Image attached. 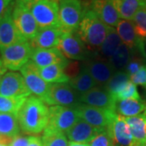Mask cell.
Segmentation results:
<instances>
[{"instance_id": "6da1fadb", "label": "cell", "mask_w": 146, "mask_h": 146, "mask_svg": "<svg viewBox=\"0 0 146 146\" xmlns=\"http://www.w3.org/2000/svg\"><path fill=\"white\" fill-rule=\"evenodd\" d=\"M21 129L27 134H38L49 123V108L34 95H30L17 114Z\"/></svg>"}, {"instance_id": "7a4b0ae2", "label": "cell", "mask_w": 146, "mask_h": 146, "mask_svg": "<svg viewBox=\"0 0 146 146\" xmlns=\"http://www.w3.org/2000/svg\"><path fill=\"white\" fill-rule=\"evenodd\" d=\"M108 29L109 26L101 21L93 11L84 5L82 19L76 33L90 51L99 52Z\"/></svg>"}, {"instance_id": "3957f363", "label": "cell", "mask_w": 146, "mask_h": 146, "mask_svg": "<svg viewBox=\"0 0 146 146\" xmlns=\"http://www.w3.org/2000/svg\"><path fill=\"white\" fill-rule=\"evenodd\" d=\"M12 18L21 36L30 42L38 33L39 27L32 14L30 7L21 0H16L12 9Z\"/></svg>"}, {"instance_id": "277c9868", "label": "cell", "mask_w": 146, "mask_h": 146, "mask_svg": "<svg viewBox=\"0 0 146 146\" xmlns=\"http://www.w3.org/2000/svg\"><path fill=\"white\" fill-rule=\"evenodd\" d=\"M33 47L29 41L17 42L9 46L1 49V60L7 69L11 72L21 69L31 59Z\"/></svg>"}, {"instance_id": "5b68a950", "label": "cell", "mask_w": 146, "mask_h": 146, "mask_svg": "<svg viewBox=\"0 0 146 146\" xmlns=\"http://www.w3.org/2000/svg\"><path fill=\"white\" fill-rule=\"evenodd\" d=\"M58 3L54 0H37L30 6V11L39 29L60 28Z\"/></svg>"}, {"instance_id": "8992f818", "label": "cell", "mask_w": 146, "mask_h": 146, "mask_svg": "<svg viewBox=\"0 0 146 146\" xmlns=\"http://www.w3.org/2000/svg\"><path fill=\"white\" fill-rule=\"evenodd\" d=\"M58 16L61 29L64 33H76L83 15L80 0H60Z\"/></svg>"}, {"instance_id": "52a82bcc", "label": "cell", "mask_w": 146, "mask_h": 146, "mask_svg": "<svg viewBox=\"0 0 146 146\" xmlns=\"http://www.w3.org/2000/svg\"><path fill=\"white\" fill-rule=\"evenodd\" d=\"M79 94L68 83L50 84L44 102L50 106L76 107L80 102Z\"/></svg>"}, {"instance_id": "ba28073f", "label": "cell", "mask_w": 146, "mask_h": 146, "mask_svg": "<svg viewBox=\"0 0 146 146\" xmlns=\"http://www.w3.org/2000/svg\"><path fill=\"white\" fill-rule=\"evenodd\" d=\"M57 48L66 58L72 60H86L95 53H91L78 36L77 33H64Z\"/></svg>"}, {"instance_id": "9c48e42d", "label": "cell", "mask_w": 146, "mask_h": 146, "mask_svg": "<svg viewBox=\"0 0 146 146\" xmlns=\"http://www.w3.org/2000/svg\"><path fill=\"white\" fill-rule=\"evenodd\" d=\"M76 110L80 119L101 130L107 129L117 115L114 110L100 109L83 103L76 106Z\"/></svg>"}, {"instance_id": "30bf717a", "label": "cell", "mask_w": 146, "mask_h": 146, "mask_svg": "<svg viewBox=\"0 0 146 146\" xmlns=\"http://www.w3.org/2000/svg\"><path fill=\"white\" fill-rule=\"evenodd\" d=\"M81 66L87 70L98 87H106L110 79L115 72L108 59L99 55L98 53H95L88 59L84 60Z\"/></svg>"}, {"instance_id": "8fae6325", "label": "cell", "mask_w": 146, "mask_h": 146, "mask_svg": "<svg viewBox=\"0 0 146 146\" xmlns=\"http://www.w3.org/2000/svg\"><path fill=\"white\" fill-rule=\"evenodd\" d=\"M79 119L76 107L50 106L49 108V123L46 127L66 132Z\"/></svg>"}, {"instance_id": "7c38bea8", "label": "cell", "mask_w": 146, "mask_h": 146, "mask_svg": "<svg viewBox=\"0 0 146 146\" xmlns=\"http://www.w3.org/2000/svg\"><path fill=\"white\" fill-rule=\"evenodd\" d=\"M21 74L24 77L28 89L30 94H33L43 102L46 98L50 84L46 83L41 77L39 68L29 60L21 69Z\"/></svg>"}, {"instance_id": "4fadbf2b", "label": "cell", "mask_w": 146, "mask_h": 146, "mask_svg": "<svg viewBox=\"0 0 146 146\" xmlns=\"http://www.w3.org/2000/svg\"><path fill=\"white\" fill-rule=\"evenodd\" d=\"M0 95L8 98H29L31 94L21 73L11 71L7 72L1 80Z\"/></svg>"}, {"instance_id": "5bb4252c", "label": "cell", "mask_w": 146, "mask_h": 146, "mask_svg": "<svg viewBox=\"0 0 146 146\" xmlns=\"http://www.w3.org/2000/svg\"><path fill=\"white\" fill-rule=\"evenodd\" d=\"M80 100L83 104L115 111L116 101L105 87H95L89 92L80 95Z\"/></svg>"}, {"instance_id": "9a60e30c", "label": "cell", "mask_w": 146, "mask_h": 146, "mask_svg": "<svg viewBox=\"0 0 146 146\" xmlns=\"http://www.w3.org/2000/svg\"><path fill=\"white\" fill-rule=\"evenodd\" d=\"M84 5L88 7L107 26H116L120 16L111 0H89Z\"/></svg>"}, {"instance_id": "2e32d148", "label": "cell", "mask_w": 146, "mask_h": 146, "mask_svg": "<svg viewBox=\"0 0 146 146\" xmlns=\"http://www.w3.org/2000/svg\"><path fill=\"white\" fill-rule=\"evenodd\" d=\"M115 146H135V141L130 128L126 123L125 117L117 114L107 128Z\"/></svg>"}, {"instance_id": "e0dca14e", "label": "cell", "mask_w": 146, "mask_h": 146, "mask_svg": "<svg viewBox=\"0 0 146 146\" xmlns=\"http://www.w3.org/2000/svg\"><path fill=\"white\" fill-rule=\"evenodd\" d=\"M12 9L13 7L0 20V50L17 42L26 41L16 28L12 18Z\"/></svg>"}, {"instance_id": "ac0fdd59", "label": "cell", "mask_w": 146, "mask_h": 146, "mask_svg": "<svg viewBox=\"0 0 146 146\" xmlns=\"http://www.w3.org/2000/svg\"><path fill=\"white\" fill-rule=\"evenodd\" d=\"M31 61L38 68H46L53 64H62L67 67L69 61L58 48L34 49L33 50Z\"/></svg>"}, {"instance_id": "d6986e66", "label": "cell", "mask_w": 146, "mask_h": 146, "mask_svg": "<svg viewBox=\"0 0 146 146\" xmlns=\"http://www.w3.org/2000/svg\"><path fill=\"white\" fill-rule=\"evenodd\" d=\"M116 31L119 36L122 43L128 47L131 50H138L142 54L144 53L145 40L136 35L132 21L120 20L116 25Z\"/></svg>"}, {"instance_id": "ffe728a7", "label": "cell", "mask_w": 146, "mask_h": 146, "mask_svg": "<svg viewBox=\"0 0 146 146\" xmlns=\"http://www.w3.org/2000/svg\"><path fill=\"white\" fill-rule=\"evenodd\" d=\"M102 131L103 130L94 127L85 121L80 119L65 133L67 138L70 141L89 144L95 136Z\"/></svg>"}, {"instance_id": "44dd1931", "label": "cell", "mask_w": 146, "mask_h": 146, "mask_svg": "<svg viewBox=\"0 0 146 146\" xmlns=\"http://www.w3.org/2000/svg\"><path fill=\"white\" fill-rule=\"evenodd\" d=\"M63 31L60 28H47L39 29L34 39L30 41L33 49L57 48Z\"/></svg>"}, {"instance_id": "7402d4cb", "label": "cell", "mask_w": 146, "mask_h": 146, "mask_svg": "<svg viewBox=\"0 0 146 146\" xmlns=\"http://www.w3.org/2000/svg\"><path fill=\"white\" fill-rule=\"evenodd\" d=\"M146 110V102L141 99L116 101L115 111L123 117H132L143 114Z\"/></svg>"}, {"instance_id": "603a6c76", "label": "cell", "mask_w": 146, "mask_h": 146, "mask_svg": "<svg viewBox=\"0 0 146 146\" xmlns=\"http://www.w3.org/2000/svg\"><path fill=\"white\" fill-rule=\"evenodd\" d=\"M126 123L130 128L136 145L146 144V133L145 126L146 122L145 111L136 116L125 117Z\"/></svg>"}, {"instance_id": "cb8c5ba5", "label": "cell", "mask_w": 146, "mask_h": 146, "mask_svg": "<svg viewBox=\"0 0 146 146\" xmlns=\"http://www.w3.org/2000/svg\"><path fill=\"white\" fill-rule=\"evenodd\" d=\"M122 20L132 21L136 13L146 5V0H111Z\"/></svg>"}, {"instance_id": "d4e9b609", "label": "cell", "mask_w": 146, "mask_h": 146, "mask_svg": "<svg viewBox=\"0 0 146 146\" xmlns=\"http://www.w3.org/2000/svg\"><path fill=\"white\" fill-rule=\"evenodd\" d=\"M65 66L62 64H53L46 68H39L40 76L48 84L68 83L70 78L65 72Z\"/></svg>"}, {"instance_id": "484cf974", "label": "cell", "mask_w": 146, "mask_h": 146, "mask_svg": "<svg viewBox=\"0 0 146 146\" xmlns=\"http://www.w3.org/2000/svg\"><path fill=\"white\" fill-rule=\"evenodd\" d=\"M68 84L80 95L98 87L93 77L82 66L78 74L72 78H70Z\"/></svg>"}, {"instance_id": "4316f807", "label": "cell", "mask_w": 146, "mask_h": 146, "mask_svg": "<svg viewBox=\"0 0 146 146\" xmlns=\"http://www.w3.org/2000/svg\"><path fill=\"white\" fill-rule=\"evenodd\" d=\"M17 115L0 113V135L13 138L20 133Z\"/></svg>"}, {"instance_id": "83f0119b", "label": "cell", "mask_w": 146, "mask_h": 146, "mask_svg": "<svg viewBox=\"0 0 146 146\" xmlns=\"http://www.w3.org/2000/svg\"><path fill=\"white\" fill-rule=\"evenodd\" d=\"M121 44L122 41L116 29L113 27H109L106 39L99 50L101 55L108 59L114 54Z\"/></svg>"}, {"instance_id": "f1b7e54d", "label": "cell", "mask_w": 146, "mask_h": 146, "mask_svg": "<svg viewBox=\"0 0 146 146\" xmlns=\"http://www.w3.org/2000/svg\"><path fill=\"white\" fill-rule=\"evenodd\" d=\"M130 49L126 46L124 44H121L117 50L114 53L111 57L108 58L110 64L114 68L115 72L117 71H123L126 66L129 63L131 54Z\"/></svg>"}, {"instance_id": "f546056e", "label": "cell", "mask_w": 146, "mask_h": 146, "mask_svg": "<svg viewBox=\"0 0 146 146\" xmlns=\"http://www.w3.org/2000/svg\"><path fill=\"white\" fill-rule=\"evenodd\" d=\"M43 146H68L67 136L64 132L46 127L42 136Z\"/></svg>"}, {"instance_id": "4dcf8cb0", "label": "cell", "mask_w": 146, "mask_h": 146, "mask_svg": "<svg viewBox=\"0 0 146 146\" xmlns=\"http://www.w3.org/2000/svg\"><path fill=\"white\" fill-rule=\"evenodd\" d=\"M28 98H8L0 95V113L17 115Z\"/></svg>"}, {"instance_id": "1f68e13d", "label": "cell", "mask_w": 146, "mask_h": 146, "mask_svg": "<svg viewBox=\"0 0 146 146\" xmlns=\"http://www.w3.org/2000/svg\"><path fill=\"white\" fill-rule=\"evenodd\" d=\"M130 76L125 71H117L114 73L106 85V89L114 96L126 83L130 81Z\"/></svg>"}, {"instance_id": "d6a6232c", "label": "cell", "mask_w": 146, "mask_h": 146, "mask_svg": "<svg viewBox=\"0 0 146 146\" xmlns=\"http://www.w3.org/2000/svg\"><path fill=\"white\" fill-rule=\"evenodd\" d=\"M135 31L140 38L146 39V5L138 11L132 19Z\"/></svg>"}, {"instance_id": "836d02e7", "label": "cell", "mask_w": 146, "mask_h": 146, "mask_svg": "<svg viewBox=\"0 0 146 146\" xmlns=\"http://www.w3.org/2000/svg\"><path fill=\"white\" fill-rule=\"evenodd\" d=\"M113 97L115 101L125 99H141L140 94L136 89V85L131 80L126 83Z\"/></svg>"}, {"instance_id": "e575fe53", "label": "cell", "mask_w": 146, "mask_h": 146, "mask_svg": "<svg viewBox=\"0 0 146 146\" xmlns=\"http://www.w3.org/2000/svg\"><path fill=\"white\" fill-rule=\"evenodd\" d=\"M89 146H115L107 129L101 131L89 143Z\"/></svg>"}, {"instance_id": "d590c367", "label": "cell", "mask_w": 146, "mask_h": 146, "mask_svg": "<svg viewBox=\"0 0 146 146\" xmlns=\"http://www.w3.org/2000/svg\"><path fill=\"white\" fill-rule=\"evenodd\" d=\"M131 81L136 85L146 87V66H142L140 70L130 77Z\"/></svg>"}, {"instance_id": "8d00e7d4", "label": "cell", "mask_w": 146, "mask_h": 146, "mask_svg": "<svg viewBox=\"0 0 146 146\" xmlns=\"http://www.w3.org/2000/svg\"><path fill=\"white\" fill-rule=\"evenodd\" d=\"M142 66H143V64L141 63L140 59H137L135 58H131L129 63H127V65L126 66L125 72L131 77V76L136 74Z\"/></svg>"}, {"instance_id": "74e56055", "label": "cell", "mask_w": 146, "mask_h": 146, "mask_svg": "<svg viewBox=\"0 0 146 146\" xmlns=\"http://www.w3.org/2000/svg\"><path fill=\"white\" fill-rule=\"evenodd\" d=\"M14 3V0H0V20L13 7Z\"/></svg>"}, {"instance_id": "f35d334b", "label": "cell", "mask_w": 146, "mask_h": 146, "mask_svg": "<svg viewBox=\"0 0 146 146\" xmlns=\"http://www.w3.org/2000/svg\"><path fill=\"white\" fill-rule=\"evenodd\" d=\"M29 143V136H18L12 138V141L10 143L9 146H28Z\"/></svg>"}, {"instance_id": "ab89813d", "label": "cell", "mask_w": 146, "mask_h": 146, "mask_svg": "<svg viewBox=\"0 0 146 146\" xmlns=\"http://www.w3.org/2000/svg\"><path fill=\"white\" fill-rule=\"evenodd\" d=\"M28 146H43L42 139L35 136H29Z\"/></svg>"}, {"instance_id": "60d3db41", "label": "cell", "mask_w": 146, "mask_h": 146, "mask_svg": "<svg viewBox=\"0 0 146 146\" xmlns=\"http://www.w3.org/2000/svg\"><path fill=\"white\" fill-rule=\"evenodd\" d=\"M11 141H12V138L0 135V146H9Z\"/></svg>"}, {"instance_id": "b9f144b4", "label": "cell", "mask_w": 146, "mask_h": 146, "mask_svg": "<svg viewBox=\"0 0 146 146\" xmlns=\"http://www.w3.org/2000/svg\"><path fill=\"white\" fill-rule=\"evenodd\" d=\"M7 68H5V66L3 65V63L2 62L1 58H0V82H1V80L3 78V76H4L7 72Z\"/></svg>"}, {"instance_id": "7bdbcfd3", "label": "cell", "mask_w": 146, "mask_h": 146, "mask_svg": "<svg viewBox=\"0 0 146 146\" xmlns=\"http://www.w3.org/2000/svg\"><path fill=\"white\" fill-rule=\"evenodd\" d=\"M68 146H89V145L86 143H77V142L70 141L68 143Z\"/></svg>"}, {"instance_id": "ee69618b", "label": "cell", "mask_w": 146, "mask_h": 146, "mask_svg": "<svg viewBox=\"0 0 146 146\" xmlns=\"http://www.w3.org/2000/svg\"><path fill=\"white\" fill-rule=\"evenodd\" d=\"M21 1L24 2L26 5H28L30 7V6H31L33 3H35L36 1H37V0H21Z\"/></svg>"}, {"instance_id": "f6af8a7d", "label": "cell", "mask_w": 146, "mask_h": 146, "mask_svg": "<svg viewBox=\"0 0 146 146\" xmlns=\"http://www.w3.org/2000/svg\"><path fill=\"white\" fill-rule=\"evenodd\" d=\"M143 55L145 56L146 59V44H145V47H144V53H143Z\"/></svg>"}, {"instance_id": "bcb514c9", "label": "cell", "mask_w": 146, "mask_h": 146, "mask_svg": "<svg viewBox=\"0 0 146 146\" xmlns=\"http://www.w3.org/2000/svg\"><path fill=\"white\" fill-rule=\"evenodd\" d=\"M138 146H146V144H144V145H138Z\"/></svg>"}, {"instance_id": "7dc6e473", "label": "cell", "mask_w": 146, "mask_h": 146, "mask_svg": "<svg viewBox=\"0 0 146 146\" xmlns=\"http://www.w3.org/2000/svg\"><path fill=\"white\" fill-rule=\"evenodd\" d=\"M145 133H146V122H145Z\"/></svg>"}, {"instance_id": "c3c4849f", "label": "cell", "mask_w": 146, "mask_h": 146, "mask_svg": "<svg viewBox=\"0 0 146 146\" xmlns=\"http://www.w3.org/2000/svg\"><path fill=\"white\" fill-rule=\"evenodd\" d=\"M135 146H138V145H135Z\"/></svg>"}, {"instance_id": "681fc988", "label": "cell", "mask_w": 146, "mask_h": 146, "mask_svg": "<svg viewBox=\"0 0 146 146\" xmlns=\"http://www.w3.org/2000/svg\"><path fill=\"white\" fill-rule=\"evenodd\" d=\"M145 113H146V110H145Z\"/></svg>"}]
</instances>
